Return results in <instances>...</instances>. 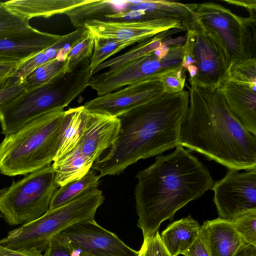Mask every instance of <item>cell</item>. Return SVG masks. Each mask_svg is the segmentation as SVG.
Listing matches in <instances>:
<instances>
[{"instance_id":"obj_11","label":"cell","mask_w":256,"mask_h":256,"mask_svg":"<svg viewBox=\"0 0 256 256\" xmlns=\"http://www.w3.org/2000/svg\"><path fill=\"white\" fill-rule=\"evenodd\" d=\"M183 44L172 46L168 54L160 58L154 52L130 61L114 70L92 76L88 86L98 96L115 92L132 84L182 66Z\"/></svg>"},{"instance_id":"obj_36","label":"cell","mask_w":256,"mask_h":256,"mask_svg":"<svg viewBox=\"0 0 256 256\" xmlns=\"http://www.w3.org/2000/svg\"><path fill=\"white\" fill-rule=\"evenodd\" d=\"M0 256H44V254L34 248L12 250L0 246Z\"/></svg>"},{"instance_id":"obj_15","label":"cell","mask_w":256,"mask_h":256,"mask_svg":"<svg viewBox=\"0 0 256 256\" xmlns=\"http://www.w3.org/2000/svg\"><path fill=\"white\" fill-rule=\"evenodd\" d=\"M85 28L94 38L116 40L138 39L142 42L172 29L184 30L180 22L173 18L142 20H92Z\"/></svg>"},{"instance_id":"obj_19","label":"cell","mask_w":256,"mask_h":256,"mask_svg":"<svg viewBox=\"0 0 256 256\" xmlns=\"http://www.w3.org/2000/svg\"><path fill=\"white\" fill-rule=\"evenodd\" d=\"M96 114V113L86 110L84 106L64 111L53 162L61 159L74 148L91 124Z\"/></svg>"},{"instance_id":"obj_33","label":"cell","mask_w":256,"mask_h":256,"mask_svg":"<svg viewBox=\"0 0 256 256\" xmlns=\"http://www.w3.org/2000/svg\"><path fill=\"white\" fill-rule=\"evenodd\" d=\"M44 256H73L74 251L68 244L58 235L50 240Z\"/></svg>"},{"instance_id":"obj_38","label":"cell","mask_w":256,"mask_h":256,"mask_svg":"<svg viewBox=\"0 0 256 256\" xmlns=\"http://www.w3.org/2000/svg\"><path fill=\"white\" fill-rule=\"evenodd\" d=\"M224 2L236 6H242L246 8L250 13V18L256 19V0H224Z\"/></svg>"},{"instance_id":"obj_17","label":"cell","mask_w":256,"mask_h":256,"mask_svg":"<svg viewBox=\"0 0 256 256\" xmlns=\"http://www.w3.org/2000/svg\"><path fill=\"white\" fill-rule=\"evenodd\" d=\"M61 36L29 29L0 36V60L24 62L54 44Z\"/></svg>"},{"instance_id":"obj_35","label":"cell","mask_w":256,"mask_h":256,"mask_svg":"<svg viewBox=\"0 0 256 256\" xmlns=\"http://www.w3.org/2000/svg\"><path fill=\"white\" fill-rule=\"evenodd\" d=\"M24 90V82L0 88V106L10 102Z\"/></svg>"},{"instance_id":"obj_23","label":"cell","mask_w":256,"mask_h":256,"mask_svg":"<svg viewBox=\"0 0 256 256\" xmlns=\"http://www.w3.org/2000/svg\"><path fill=\"white\" fill-rule=\"evenodd\" d=\"M114 2L104 0H88L65 12L72 24L76 28H85L86 24L92 20H104L107 15L120 10Z\"/></svg>"},{"instance_id":"obj_30","label":"cell","mask_w":256,"mask_h":256,"mask_svg":"<svg viewBox=\"0 0 256 256\" xmlns=\"http://www.w3.org/2000/svg\"><path fill=\"white\" fill-rule=\"evenodd\" d=\"M230 77L232 80L249 84H256V58L248 59L232 66Z\"/></svg>"},{"instance_id":"obj_1","label":"cell","mask_w":256,"mask_h":256,"mask_svg":"<svg viewBox=\"0 0 256 256\" xmlns=\"http://www.w3.org/2000/svg\"><path fill=\"white\" fill-rule=\"evenodd\" d=\"M189 110V92L164 93L118 117V134L106 155L94 164L100 178L176 148Z\"/></svg>"},{"instance_id":"obj_6","label":"cell","mask_w":256,"mask_h":256,"mask_svg":"<svg viewBox=\"0 0 256 256\" xmlns=\"http://www.w3.org/2000/svg\"><path fill=\"white\" fill-rule=\"evenodd\" d=\"M104 200L102 190L98 188L90 190L11 230L0 240V246L12 250L34 248L42 252L53 237L70 226L80 221L94 220L96 210Z\"/></svg>"},{"instance_id":"obj_20","label":"cell","mask_w":256,"mask_h":256,"mask_svg":"<svg viewBox=\"0 0 256 256\" xmlns=\"http://www.w3.org/2000/svg\"><path fill=\"white\" fill-rule=\"evenodd\" d=\"M200 228L198 221L189 216L170 224L160 236L170 256H178L192 245L200 234Z\"/></svg>"},{"instance_id":"obj_29","label":"cell","mask_w":256,"mask_h":256,"mask_svg":"<svg viewBox=\"0 0 256 256\" xmlns=\"http://www.w3.org/2000/svg\"><path fill=\"white\" fill-rule=\"evenodd\" d=\"M232 222L244 243L256 246V209L240 214Z\"/></svg>"},{"instance_id":"obj_9","label":"cell","mask_w":256,"mask_h":256,"mask_svg":"<svg viewBox=\"0 0 256 256\" xmlns=\"http://www.w3.org/2000/svg\"><path fill=\"white\" fill-rule=\"evenodd\" d=\"M120 128L118 117L96 113L77 146L52 165L55 182L60 187L78 179L90 170L94 162L116 140Z\"/></svg>"},{"instance_id":"obj_16","label":"cell","mask_w":256,"mask_h":256,"mask_svg":"<svg viewBox=\"0 0 256 256\" xmlns=\"http://www.w3.org/2000/svg\"><path fill=\"white\" fill-rule=\"evenodd\" d=\"M218 88L234 116L256 136V84L236 81L229 76Z\"/></svg>"},{"instance_id":"obj_21","label":"cell","mask_w":256,"mask_h":256,"mask_svg":"<svg viewBox=\"0 0 256 256\" xmlns=\"http://www.w3.org/2000/svg\"><path fill=\"white\" fill-rule=\"evenodd\" d=\"M88 0H12L4 2L10 10L29 20L48 18L84 4Z\"/></svg>"},{"instance_id":"obj_25","label":"cell","mask_w":256,"mask_h":256,"mask_svg":"<svg viewBox=\"0 0 256 256\" xmlns=\"http://www.w3.org/2000/svg\"><path fill=\"white\" fill-rule=\"evenodd\" d=\"M94 37L86 28L70 46L64 55V72H70L84 60L90 58L94 49Z\"/></svg>"},{"instance_id":"obj_37","label":"cell","mask_w":256,"mask_h":256,"mask_svg":"<svg viewBox=\"0 0 256 256\" xmlns=\"http://www.w3.org/2000/svg\"><path fill=\"white\" fill-rule=\"evenodd\" d=\"M182 255L184 256H210L200 234L192 245Z\"/></svg>"},{"instance_id":"obj_22","label":"cell","mask_w":256,"mask_h":256,"mask_svg":"<svg viewBox=\"0 0 256 256\" xmlns=\"http://www.w3.org/2000/svg\"><path fill=\"white\" fill-rule=\"evenodd\" d=\"M181 30H182L180 29H174L172 31L169 30L163 32L139 42V44L125 53L100 64L94 70L92 76L106 68L108 69L106 72L110 73L130 61L154 52L161 45L167 36L172 34V32Z\"/></svg>"},{"instance_id":"obj_12","label":"cell","mask_w":256,"mask_h":256,"mask_svg":"<svg viewBox=\"0 0 256 256\" xmlns=\"http://www.w3.org/2000/svg\"><path fill=\"white\" fill-rule=\"evenodd\" d=\"M212 190L220 218L232 220L256 209V168L242 172L228 168L225 176L214 182Z\"/></svg>"},{"instance_id":"obj_4","label":"cell","mask_w":256,"mask_h":256,"mask_svg":"<svg viewBox=\"0 0 256 256\" xmlns=\"http://www.w3.org/2000/svg\"><path fill=\"white\" fill-rule=\"evenodd\" d=\"M90 62V58H86L72 72H63L40 86L24 90L0 106L1 133L12 134L39 116L64 109L88 86L92 76Z\"/></svg>"},{"instance_id":"obj_24","label":"cell","mask_w":256,"mask_h":256,"mask_svg":"<svg viewBox=\"0 0 256 256\" xmlns=\"http://www.w3.org/2000/svg\"><path fill=\"white\" fill-rule=\"evenodd\" d=\"M100 178L99 175L92 170L81 178L60 187L53 194L48 209H54L63 206L88 191L98 188Z\"/></svg>"},{"instance_id":"obj_5","label":"cell","mask_w":256,"mask_h":256,"mask_svg":"<svg viewBox=\"0 0 256 256\" xmlns=\"http://www.w3.org/2000/svg\"><path fill=\"white\" fill-rule=\"evenodd\" d=\"M64 108L39 116L0 144V172L8 176L27 175L50 165L60 138Z\"/></svg>"},{"instance_id":"obj_7","label":"cell","mask_w":256,"mask_h":256,"mask_svg":"<svg viewBox=\"0 0 256 256\" xmlns=\"http://www.w3.org/2000/svg\"><path fill=\"white\" fill-rule=\"evenodd\" d=\"M58 186L52 166L29 174L0 190V212L10 226L23 224L39 218L49 208Z\"/></svg>"},{"instance_id":"obj_34","label":"cell","mask_w":256,"mask_h":256,"mask_svg":"<svg viewBox=\"0 0 256 256\" xmlns=\"http://www.w3.org/2000/svg\"><path fill=\"white\" fill-rule=\"evenodd\" d=\"M20 62L0 60V88L8 86L20 65Z\"/></svg>"},{"instance_id":"obj_31","label":"cell","mask_w":256,"mask_h":256,"mask_svg":"<svg viewBox=\"0 0 256 256\" xmlns=\"http://www.w3.org/2000/svg\"><path fill=\"white\" fill-rule=\"evenodd\" d=\"M184 69L182 66L162 72L160 79L166 93H176L184 90L186 82Z\"/></svg>"},{"instance_id":"obj_8","label":"cell","mask_w":256,"mask_h":256,"mask_svg":"<svg viewBox=\"0 0 256 256\" xmlns=\"http://www.w3.org/2000/svg\"><path fill=\"white\" fill-rule=\"evenodd\" d=\"M194 18L218 40L230 68L242 61L256 58V19L238 16L214 2L198 4Z\"/></svg>"},{"instance_id":"obj_14","label":"cell","mask_w":256,"mask_h":256,"mask_svg":"<svg viewBox=\"0 0 256 256\" xmlns=\"http://www.w3.org/2000/svg\"><path fill=\"white\" fill-rule=\"evenodd\" d=\"M161 74L98 96L86 102L84 106L92 112L118 118L166 93L160 77Z\"/></svg>"},{"instance_id":"obj_3","label":"cell","mask_w":256,"mask_h":256,"mask_svg":"<svg viewBox=\"0 0 256 256\" xmlns=\"http://www.w3.org/2000/svg\"><path fill=\"white\" fill-rule=\"evenodd\" d=\"M190 85L180 144L228 168H256V136L232 113L218 87Z\"/></svg>"},{"instance_id":"obj_39","label":"cell","mask_w":256,"mask_h":256,"mask_svg":"<svg viewBox=\"0 0 256 256\" xmlns=\"http://www.w3.org/2000/svg\"><path fill=\"white\" fill-rule=\"evenodd\" d=\"M234 256H256V246L244 244Z\"/></svg>"},{"instance_id":"obj_41","label":"cell","mask_w":256,"mask_h":256,"mask_svg":"<svg viewBox=\"0 0 256 256\" xmlns=\"http://www.w3.org/2000/svg\"><path fill=\"white\" fill-rule=\"evenodd\" d=\"M79 254H78V256H92L90 254H87L86 253H84V252H79Z\"/></svg>"},{"instance_id":"obj_18","label":"cell","mask_w":256,"mask_h":256,"mask_svg":"<svg viewBox=\"0 0 256 256\" xmlns=\"http://www.w3.org/2000/svg\"><path fill=\"white\" fill-rule=\"evenodd\" d=\"M200 236L210 256H234L245 244L232 220L220 217L205 221Z\"/></svg>"},{"instance_id":"obj_26","label":"cell","mask_w":256,"mask_h":256,"mask_svg":"<svg viewBox=\"0 0 256 256\" xmlns=\"http://www.w3.org/2000/svg\"><path fill=\"white\" fill-rule=\"evenodd\" d=\"M141 42L138 39L122 40L94 38V49L89 66L92 74L98 66L106 61L110 56L130 45Z\"/></svg>"},{"instance_id":"obj_2","label":"cell","mask_w":256,"mask_h":256,"mask_svg":"<svg viewBox=\"0 0 256 256\" xmlns=\"http://www.w3.org/2000/svg\"><path fill=\"white\" fill-rule=\"evenodd\" d=\"M134 189L137 226L144 240L155 234L162 222L190 202L212 190L209 170L189 150L179 144L168 154L138 172Z\"/></svg>"},{"instance_id":"obj_27","label":"cell","mask_w":256,"mask_h":256,"mask_svg":"<svg viewBox=\"0 0 256 256\" xmlns=\"http://www.w3.org/2000/svg\"><path fill=\"white\" fill-rule=\"evenodd\" d=\"M64 66L65 60L57 58L38 67L24 79L25 90L40 86L64 72Z\"/></svg>"},{"instance_id":"obj_28","label":"cell","mask_w":256,"mask_h":256,"mask_svg":"<svg viewBox=\"0 0 256 256\" xmlns=\"http://www.w3.org/2000/svg\"><path fill=\"white\" fill-rule=\"evenodd\" d=\"M30 20L0 2V36L21 32L32 26Z\"/></svg>"},{"instance_id":"obj_32","label":"cell","mask_w":256,"mask_h":256,"mask_svg":"<svg viewBox=\"0 0 256 256\" xmlns=\"http://www.w3.org/2000/svg\"><path fill=\"white\" fill-rule=\"evenodd\" d=\"M138 256H170L158 231L154 236L144 240Z\"/></svg>"},{"instance_id":"obj_40","label":"cell","mask_w":256,"mask_h":256,"mask_svg":"<svg viewBox=\"0 0 256 256\" xmlns=\"http://www.w3.org/2000/svg\"><path fill=\"white\" fill-rule=\"evenodd\" d=\"M186 70L189 72V80L194 78L196 76L198 72V69L193 64L189 65L187 66Z\"/></svg>"},{"instance_id":"obj_10","label":"cell","mask_w":256,"mask_h":256,"mask_svg":"<svg viewBox=\"0 0 256 256\" xmlns=\"http://www.w3.org/2000/svg\"><path fill=\"white\" fill-rule=\"evenodd\" d=\"M183 44L182 62L195 66L196 76L190 84L216 88L230 76V68L224 51L216 38L192 16Z\"/></svg>"},{"instance_id":"obj_13","label":"cell","mask_w":256,"mask_h":256,"mask_svg":"<svg viewBox=\"0 0 256 256\" xmlns=\"http://www.w3.org/2000/svg\"><path fill=\"white\" fill-rule=\"evenodd\" d=\"M70 246L92 256H138L136 250L94 220L80 221L58 234Z\"/></svg>"}]
</instances>
